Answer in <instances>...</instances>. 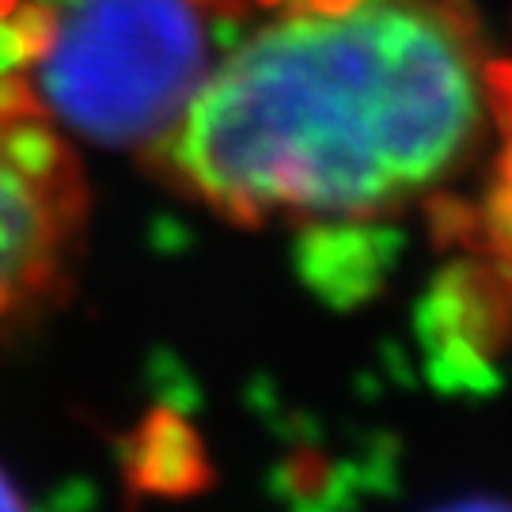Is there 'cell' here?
<instances>
[{"label":"cell","instance_id":"cell-1","mask_svg":"<svg viewBox=\"0 0 512 512\" xmlns=\"http://www.w3.org/2000/svg\"><path fill=\"white\" fill-rule=\"evenodd\" d=\"M471 50L437 0L346 23L289 16L194 92L148 167L239 228L365 224L467 160Z\"/></svg>","mask_w":512,"mask_h":512},{"label":"cell","instance_id":"cell-2","mask_svg":"<svg viewBox=\"0 0 512 512\" xmlns=\"http://www.w3.org/2000/svg\"><path fill=\"white\" fill-rule=\"evenodd\" d=\"M38 99L80 137L156 148L202 88L213 38L190 0H50Z\"/></svg>","mask_w":512,"mask_h":512},{"label":"cell","instance_id":"cell-3","mask_svg":"<svg viewBox=\"0 0 512 512\" xmlns=\"http://www.w3.org/2000/svg\"><path fill=\"white\" fill-rule=\"evenodd\" d=\"M27 80L0 76V334L57 293L84 232L88 190Z\"/></svg>","mask_w":512,"mask_h":512},{"label":"cell","instance_id":"cell-4","mask_svg":"<svg viewBox=\"0 0 512 512\" xmlns=\"http://www.w3.org/2000/svg\"><path fill=\"white\" fill-rule=\"evenodd\" d=\"M456 247L463 258L437 274L425 323L444 327V346L475 353L471 361L512 357V186L486 183Z\"/></svg>","mask_w":512,"mask_h":512},{"label":"cell","instance_id":"cell-5","mask_svg":"<svg viewBox=\"0 0 512 512\" xmlns=\"http://www.w3.org/2000/svg\"><path fill=\"white\" fill-rule=\"evenodd\" d=\"M361 8V0H300V16H349V12H357Z\"/></svg>","mask_w":512,"mask_h":512},{"label":"cell","instance_id":"cell-6","mask_svg":"<svg viewBox=\"0 0 512 512\" xmlns=\"http://www.w3.org/2000/svg\"><path fill=\"white\" fill-rule=\"evenodd\" d=\"M0 512H27L23 509V497H19L16 486L4 478V471H0Z\"/></svg>","mask_w":512,"mask_h":512},{"label":"cell","instance_id":"cell-7","mask_svg":"<svg viewBox=\"0 0 512 512\" xmlns=\"http://www.w3.org/2000/svg\"><path fill=\"white\" fill-rule=\"evenodd\" d=\"M444 512H512V509H501V505H486V501H475V505H456V509H444Z\"/></svg>","mask_w":512,"mask_h":512},{"label":"cell","instance_id":"cell-8","mask_svg":"<svg viewBox=\"0 0 512 512\" xmlns=\"http://www.w3.org/2000/svg\"><path fill=\"white\" fill-rule=\"evenodd\" d=\"M258 4H266V8H274V4H285V0H258Z\"/></svg>","mask_w":512,"mask_h":512}]
</instances>
